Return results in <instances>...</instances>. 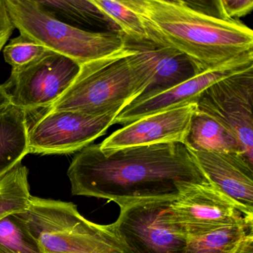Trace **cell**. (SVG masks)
Here are the masks:
<instances>
[{"instance_id":"obj_1","label":"cell","mask_w":253,"mask_h":253,"mask_svg":"<svg viewBox=\"0 0 253 253\" xmlns=\"http://www.w3.org/2000/svg\"><path fill=\"white\" fill-rule=\"evenodd\" d=\"M73 195L113 201L120 208L140 201H174L210 183L183 143H159L103 152L100 144L75 155L67 171Z\"/></svg>"},{"instance_id":"obj_2","label":"cell","mask_w":253,"mask_h":253,"mask_svg":"<svg viewBox=\"0 0 253 253\" xmlns=\"http://www.w3.org/2000/svg\"><path fill=\"white\" fill-rule=\"evenodd\" d=\"M147 39L184 55L197 75L253 51V32L239 20L198 11L183 0H123Z\"/></svg>"},{"instance_id":"obj_3","label":"cell","mask_w":253,"mask_h":253,"mask_svg":"<svg viewBox=\"0 0 253 253\" xmlns=\"http://www.w3.org/2000/svg\"><path fill=\"white\" fill-rule=\"evenodd\" d=\"M151 83L152 74L143 56L125 45L112 55L82 65L64 94L38 112H120L143 94Z\"/></svg>"},{"instance_id":"obj_4","label":"cell","mask_w":253,"mask_h":253,"mask_svg":"<svg viewBox=\"0 0 253 253\" xmlns=\"http://www.w3.org/2000/svg\"><path fill=\"white\" fill-rule=\"evenodd\" d=\"M18 214L45 253H133L112 224L89 221L73 203L32 196Z\"/></svg>"},{"instance_id":"obj_5","label":"cell","mask_w":253,"mask_h":253,"mask_svg":"<svg viewBox=\"0 0 253 253\" xmlns=\"http://www.w3.org/2000/svg\"><path fill=\"white\" fill-rule=\"evenodd\" d=\"M5 3L20 35L81 66L112 55L125 46L124 34L76 29L48 15L33 0H5Z\"/></svg>"},{"instance_id":"obj_6","label":"cell","mask_w":253,"mask_h":253,"mask_svg":"<svg viewBox=\"0 0 253 253\" xmlns=\"http://www.w3.org/2000/svg\"><path fill=\"white\" fill-rule=\"evenodd\" d=\"M171 201H140L121 207L112 226L133 253H183L187 235L171 220Z\"/></svg>"},{"instance_id":"obj_7","label":"cell","mask_w":253,"mask_h":253,"mask_svg":"<svg viewBox=\"0 0 253 253\" xmlns=\"http://www.w3.org/2000/svg\"><path fill=\"white\" fill-rule=\"evenodd\" d=\"M81 65L52 51L36 61L12 69L2 84L11 103L29 112L44 110L52 105L72 85Z\"/></svg>"},{"instance_id":"obj_8","label":"cell","mask_w":253,"mask_h":253,"mask_svg":"<svg viewBox=\"0 0 253 253\" xmlns=\"http://www.w3.org/2000/svg\"><path fill=\"white\" fill-rule=\"evenodd\" d=\"M253 68L207 88L197 101L198 111L220 124L238 141L241 155L253 164Z\"/></svg>"},{"instance_id":"obj_9","label":"cell","mask_w":253,"mask_h":253,"mask_svg":"<svg viewBox=\"0 0 253 253\" xmlns=\"http://www.w3.org/2000/svg\"><path fill=\"white\" fill-rule=\"evenodd\" d=\"M29 124V153L63 155L82 150L106 134L119 112L88 115L69 111L38 112Z\"/></svg>"},{"instance_id":"obj_10","label":"cell","mask_w":253,"mask_h":253,"mask_svg":"<svg viewBox=\"0 0 253 253\" xmlns=\"http://www.w3.org/2000/svg\"><path fill=\"white\" fill-rule=\"evenodd\" d=\"M250 68H253V51L242 54L212 70L198 74L152 97L133 100L118 113L113 125L126 126L154 114L197 103L201 94L217 81Z\"/></svg>"},{"instance_id":"obj_11","label":"cell","mask_w":253,"mask_h":253,"mask_svg":"<svg viewBox=\"0 0 253 253\" xmlns=\"http://www.w3.org/2000/svg\"><path fill=\"white\" fill-rule=\"evenodd\" d=\"M169 211L171 220L187 237L238 223L245 217L238 205L211 182L171 201Z\"/></svg>"},{"instance_id":"obj_12","label":"cell","mask_w":253,"mask_h":253,"mask_svg":"<svg viewBox=\"0 0 253 253\" xmlns=\"http://www.w3.org/2000/svg\"><path fill=\"white\" fill-rule=\"evenodd\" d=\"M197 103L149 115L117 130L100 144L102 152L159 143H183Z\"/></svg>"},{"instance_id":"obj_13","label":"cell","mask_w":253,"mask_h":253,"mask_svg":"<svg viewBox=\"0 0 253 253\" xmlns=\"http://www.w3.org/2000/svg\"><path fill=\"white\" fill-rule=\"evenodd\" d=\"M192 151L210 182L238 205L244 217L253 219V164L236 152Z\"/></svg>"},{"instance_id":"obj_14","label":"cell","mask_w":253,"mask_h":253,"mask_svg":"<svg viewBox=\"0 0 253 253\" xmlns=\"http://www.w3.org/2000/svg\"><path fill=\"white\" fill-rule=\"evenodd\" d=\"M124 39L126 46L138 51L143 56L152 74L150 85L135 100L152 97L197 75L190 61L173 48L148 39L133 41L124 35Z\"/></svg>"},{"instance_id":"obj_15","label":"cell","mask_w":253,"mask_h":253,"mask_svg":"<svg viewBox=\"0 0 253 253\" xmlns=\"http://www.w3.org/2000/svg\"><path fill=\"white\" fill-rule=\"evenodd\" d=\"M35 2L48 15L76 29L95 33H122L115 22L92 0H47Z\"/></svg>"},{"instance_id":"obj_16","label":"cell","mask_w":253,"mask_h":253,"mask_svg":"<svg viewBox=\"0 0 253 253\" xmlns=\"http://www.w3.org/2000/svg\"><path fill=\"white\" fill-rule=\"evenodd\" d=\"M28 112L11 104L0 111V177L29 154Z\"/></svg>"},{"instance_id":"obj_17","label":"cell","mask_w":253,"mask_h":253,"mask_svg":"<svg viewBox=\"0 0 253 253\" xmlns=\"http://www.w3.org/2000/svg\"><path fill=\"white\" fill-rule=\"evenodd\" d=\"M184 143L191 150L236 152L241 155L236 139L217 121L198 109L192 117Z\"/></svg>"},{"instance_id":"obj_18","label":"cell","mask_w":253,"mask_h":253,"mask_svg":"<svg viewBox=\"0 0 253 253\" xmlns=\"http://www.w3.org/2000/svg\"><path fill=\"white\" fill-rule=\"evenodd\" d=\"M253 219L244 220L218 229L187 237L186 247L182 253H236L250 229Z\"/></svg>"},{"instance_id":"obj_19","label":"cell","mask_w":253,"mask_h":253,"mask_svg":"<svg viewBox=\"0 0 253 253\" xmlns=\"http://www.w3.org/2000/svg\"><path fill=\"white\" fill-rule=\"evenodd\" d=\"M28 175L29 169L21 162L0 177V220L29 208L32 195Z\"/></svg>"},{"instance_id":"obj_20","label":"cell","mask_w":253,"mask_h":253,"mask_svg":"<svg viewBox=\"0 0 253 253\" xmlns=\"http://www.w3.org/2000/svg\"><path fill=\"white\" fill-rule=\"evenodd\" d=\"M0 253H45L18 214L0 220Z\"/></svg>"},{"instance_id":"obj_21","label":"cell","mask_w":253,"mask_h":253,"mask_svg":"<svg viewBox=\"0 0 253 253\" xmlns=\"http://www.w3.org/2000/svg\"><path fill=\"white\" fill-rule=\"evenodd\" d=\"M92 2L115 22L126 37L136 41L147 39L138 16L126 6L122 1L92 0Z\"/></svg>"},{"instance_id":"obj_22","label":"cell","mask_w":253,"mask_h":253,"mask_svg":"<svg viewBox=\"0 0 253 253\" xmlns=\"http://www.w3.org/2000/svg\"><path fill=\"white\" fill-rule=\"evenodd\" d=\"M49 51L43 45L20 35L5 47L4 57L12 69H17L36 61Z\"/></svg>"},{"instance_id":"obj_23","label":"cell","mask_w":253,"mask_h":253,"mask_svg":"<svg viewBox=\"0 0 253 253\" xmlns=\"http://www.w3.org/2000/svg\"><path fill=\"white\" fill-rule=\"evenodd\" d=\"M222 17L228 20H239L251 12L253 8V0H220L219 1Z\"/></svg>"},{"instance_id":"obj_24","label":"cell","mask_w":253,"mask_h":253,"mask_svg":"<svg viewBox=\"0 0 253 253\" xmlns=\"http://www.w3.org/2000/svg\"><path fill=\"white\" fill-rule=\"evenodd\" d=\"M15 29L7 8L5 0H0V51Z\"/></svg>"},{"instance_id":"obj_25","label":"cell","mask_w":253,"mask_h":253,"mask_svg":"<svg viewBox=\"0 0 253 253\" xmlns=\"http://www.w3.org/2000/svg\"><path fill=\"white\" fill-rule=\"evenodd\" d=\"M236 253H253V229L249 231Z\"/></svg>"},{"instance_id":"obj_26","label":"cell","mask_w":253,"mask_h":253,"mask_svg":"<svg viewBox=\"0 0 253 253\" xmlns=\"http://www.w3.org/2000/svg\"><path fill=\"white\" fill-rule=\"evenodd\" d=\"M11 100L2 85H0V111L11 105Z\"/></svg>"}]
</instances>
